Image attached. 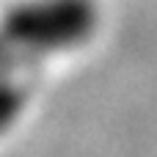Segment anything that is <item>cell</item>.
<instances>
[{"label": "cell", "mask_w": 157, "mask_h": 157, "mask_svg": "<svg viewBox=\"0 0 157 157\" xmlns=\"http://www.w3.org/2000/svg\"><path fill=\"white\" fill-rule=\"evenodd\" d=\"M97 25V0H22L6 11L3 36L8 52L36 58L86 44Z\"/></svg>", "instance_id": "1"}]
</instances>
